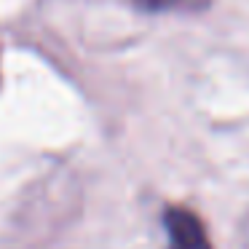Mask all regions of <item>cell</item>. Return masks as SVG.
I'll return each instance as SVG.
<instances>
[{"label": "cell", "instance_id": "cell-1", "mask_svg": "<svg viewBox=\"0 0 249 249\" xmlns=\"http://www.w3.org/2000/svg\"><path fill=\"white\" fill-rule=\"evenodd\" d=\"M163 222H166L169 233V249H212L204 225L193 212L182 209V206H172Z\"/></svg>", "mask_w": 249, "mask_h": 249}, {"label": "cell", "instance_id": "cell-2", "mask_svg": "<svg viewBox=\"0 0 249 249\" xmlns=\"http://www.w3.org/2000/svg\"><path fill=\"white\" fill-rule=\"evenodd\" d=\"M134 3L147 8V11H163V8H172L177 3H182V0H134Z\"/></svg>", "mask_w": 249, "mask_h": 249}]
</instances>
